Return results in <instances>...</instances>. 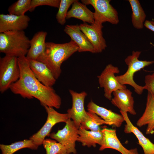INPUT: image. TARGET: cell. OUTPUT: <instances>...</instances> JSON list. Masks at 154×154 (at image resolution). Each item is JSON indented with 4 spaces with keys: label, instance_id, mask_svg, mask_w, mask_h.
Segmentation results:
<instances>
[{
    "label": "cell",
    "instance_id": "cell-19",
    "mask_svg": "<svg viewBox=\"0 0 154 154\" xmlns=\"http://www.w3.org/2000/svg\"><path fill=\"white\" fill-rule=\"evenodd\" d=\"M136 124L139 127L147 125L146 133L147 135L153 134L154 132V96L149 92L145 111Z\"/></svg>",
    "mask_w": 154,
    "mask_h": 154
},
{
    "label": "cell",
    "instance_id": "cell-10",
    "mask_svg": "<svg viewBox=\"0 0 154 154\" xmlns=\"http://www.w3.org/2000/svg\"><path fill=\"white\" fill-rule=\"evenodd\" d=\"M69 92L72 98V105L71 108L68 110L67 113L79 129L82 122L87 116L84 106L87 94L85 91L78 93L72 90H70Z\"/></svg>",
    "mask_w": 154,
    "mask_h": 154
},
{
    "label": "cell",
    "instance_id": "cell-31",
    "mask_svg": "<svg viewBox=\"0 0 154 154\" xmlns=\"http://www.w3.org/2000/svg\"><path fill=\"white\" fill-rule=\"evenodd\" d=\"M144 26L154 32V26L151 23L150 21L146 20L144 23Z\"/></svg>",
    "mask_w": 154,
    "mask_h": 154
},
{
    "label": "cell",
    "instance_id": "cell-27",
    "mask_svg": "<svg viewBox=\"0 0 154 154\" xmlns=\"http://www.w3.org/2000/svg\"><path fill=\"white\" fill-rule=\"evenodd\" d=\"M31 0H18L8 8L9 14L17 16L25 15V13L30 10Z\"/></svg>",
    "mask_w": 154,
    "mask_h": 154
},
{
    "label": "cell",
    "instance_id": "cell-3",
    "mask_svg": "<svg viewBox=\"0 0 154 154\" xmlns=\"http://www.w3.org/2000/svg\"><path fill=\"white\" fill-rule=\"evenodd\" d=\"M30 41L24 31L0 33V52L17 58L26 56L30 47Z\"/></svg>",
    "mask_w": 154,
    "mask_h": 154
},
{
    "label": "cell",
    "instance_id": "cell-9",
    "mask_svg": "<svg viewBox=\"0 0 154 154\" xmlns=\"http://www.w3.org/2000/svg\"><path fill=\"white\" fill-rule=\"evenodd\" d=\"M78 129L73 121L69 119L62 129L50 134L49 136L65 146L69 154H76L75 143L78 137Z\"/></svg>",
    "mask_w": 154,
    "mask_h": 154
},
{
    "label": "cell",
    "instance_id": "cell-23",
    "mask_svg": "<svg viewBox=\"0 0 154 154\" xmlns=\"http://www.w3.org/2000/svg\"><path fill=\"white\" fill-rule=\"evenodd\" d=\"M131 5L132 13L131 22L133 27L138 29H142L144 27L146 15L138 0H128Z\"/></svg>",
    "mask_w": 154,
    "mask_h": 154
},
{
    "label": "cell",
    "instance_id": "cell-21",
    "mask_svg": "<svg viewBox=\"0 0 154 154\" xmlns=\"http://www.w3.org/2000/svg\"><path fill=\"white\" fill-rule=\"evenodd\" d=\"M75 18L82 21L84 23L90 24L94 22V12L89 9L86 5L75 0L72 4L71 9L68 11L66 19Z\"/></svg>",
    "mask_w": 154,
    "mask_h": 154
},
{
    "label": "cell",
    "instance_id": "cell-6",
    "mask_svg": "<svg viewBox=\"0 0 154 154\" xmlns=\"http://www.w3.org/2000/svg\"><path fill=\"white\" fill-rule=\"evenodd\" d=\"M110 0H82L83 3L91 5L94 7V24L102 25L103 23L108 22L117 25L119 20L116 10L110 4Z\"/></svg>",
    "mask_w": 154,
    "mask_h": 154
},
{
    "label": "cell",
    "instance_id": "cell-12",
    "mask_svg": "<svg viewBox=\"0 0 154 154\" xmlns=\"http://www.w3.org/2000/svg\"><path fill=\"white\" fill-rule=\"evenodd\" d=\"M30 21L27 15L0 14V33L9 31H22L28 27Z\"/></svg>",
    "mask_w": 154,
    "mask_h": 154
},
{
    "label": "cell",
    "instance_id": "cell-11",
    "mask_svg": "<svg viewBox=\"0 0 154 154\" xmlns=\"http://www.w3.org/2000/svg\"><path fill=\"white\" fill-rule=\"evenodd\" d=\"M79 27L93 46L95 53L101 52L105 49L107 46L103 35V25L84 23Z\"/></svg>",
    "mask_w": 154,
    "mask_h": 154
},
{
    "label": "cell",
    "instance_id": "cell-26",
    "mask_svg": "<svg viewBox=\"0 0 154 154\" xmlns=\"http://www.w3.org/2000/svg\"><path fill=\"white\" fill-rule=\"evenodd\" d=\"M42 144L46 150V154H69L66 147L56 141L45 139Z\"/></svg>",
    "mask_w": 154,
    "mask_h": 154
},
{
    "label": "cell",
    "instance_id": "cell-25",
    "mask_svg": "<svg viewBox=\"0 0 154 154\" xmlns=\"http://www.w3.org/2000/svg\"><path fill=\"white\" fill-rule=\"evenodd\" d=\"M87 116L82 122L80 126L85 129L93 131L101 130L100 126L108 123L96 114L87 112Z\"/></svg>",
    "mask_w": 154,
    "mask_h": 154
},
{
    "label": "cell",
    "instance_id": "cell-7",
    "mask_svg": "<svg viewBox=\"0 0 154 154\" xmlns=\"http://www.w3.org/2000/svg\"><path fill=\"white\" fill-rule=\"evenodd\" d=\"M47 114L46 120L41 128L29 138L38 146L42 144L46 136H49L53 127L56 124L65 122L70 119L67 113L62 114L58 112L52 107L44 106Z\"/></svg>",
    "mask_w": 154,
    "mask_h": 154
},
{
    "label": "cell",
    "instance_id": "cell-4",
    "mask_svg": "<svg viewBox=\"0 0 154 154\" xmlns=\"http://www.w3.org/2000/svg\"><path fill=\"white\" fill-rule=\"evenodd\" d=\"M141 52L133 51L132 54L128 56L125 59L128 69L123 74L116 76L118 82L121 84L129 85L132 87L135 92L141 94L144 90V86H140L136 84L133 80L134 74L145 67L153 64L154 61L140 60L138 59Z\"/></svg>",
    "mask_w": 154,
    "mask_h": 154
},
{
    "label": "cell",
    "instance_id": "cell-13",
    "mask_svg": "<svg viewBox=\"0 0 154 154\" xmlns=\"http://www.w3.org/2000/svg\"><path fill=\"white\" fill-rule=\"evenodd\" d=\"M114 97L111 100L112 104L118 108L120 111L136 114L134 109V100L132 93L127 88L117 90L113 93Z\"/></svg>",
    "mask_w": 154,
    "mask_h": 154
},
{
    "label": "cell",
    "instance_id": "cell-15",
    "mask_svg": "<svg viewBox=\"0 0 154 154\" xmlns=\"http://www.w3.org/2000/svg\"><path fill=\"white\" fill-rule=\"evenodd\" d=\"M28 60L32 71L39 82L48 87H52L54 84L56 80L45 64L37 60Z\"/></svg>",
    "mask_w": 154,
    "mask_h": 154
},
{
    "label": "cell",
    "instance_id": "cell-28",
    "mask_svg": "<svg viewBox=\"0 0 154 154\" xmlns=\"http://www.w3.org/2000/svg\"><path fill=\"white\" fill-rule=\"evenodd\" d=\"M75 0H61L58 10L56 15V19L60 24L63 25L66 23L68 9Z\"/></svg>",
    "mask_w": 154,
    "mask_h": 154
},
{
    "label": "cell",
    "instance_id": "cell-8",
    "mask_svg": "<svg viewBox=\"0 0 154 154\" xmlns=\"http://www.w3.org/2000/svg\"><path fill=\"white\" fill-rule=\"evenodd\" d=\"M119 72L118 67L109 64L97 76L100 86L104 89V96L109 100H111L112 98V94L114 92L127 88L125 85H122L118 82L115 75Z\"/></svg>",
    "mask_w": 154,
    "mask_h": 154
},
{
    "label": "cell",
    "instance_id": "cell-2",
    "mask_svg": "<svg viewBox=\"0 0 154 154\" xmlns=\"http://www.w3.org/2000/svg\"><path fill=\"white\" fill-rule=\"evenodd\" d=\"M78 49L77 44L72 40L61 44L47 42L44 53L37 60L45 64L57 80L61 74L62 63Z\"/></svg>",
    "mask_w": 154,
    "mask_h": 154
},
{
    "label": "cell",
    "instance_id": "cell-33",
    "mask_svg": "<svg viewBox=\"0 0 154 154\" xmlns=\"http://www.w3.org/2000/svg\"><path fill=\"white\" fill-rule=\"evenodd\" d=\"M150 22L154 26V21H150Z\"/></svg>",
    "mask_w": 154,
    "mask_h": 154
},
{
    "label": "cell",
    "instance_id": "cell-5",
    "mask_svg": "<svg viewBox=\"0 0 154 154\" xmlns=\"http://www.w3.org/2000/svg\"><path fill=\"white\" fill-rule=\"evenodd\" d=\"M20 72L18 58L5 55L0 58V92L3 93L19 79Z\"/></svg>",
    "mask_w": 154,
    "mask_h": 154
},
{
    "label": "cell",
    "instance_id": "cell-20",
    "mask_svg": "<svg viewBox=\"0 0 154 154\" xmlns=\"http://www.w3.org/2000/svg\"><path fill=\"white\" fill-rule=\"evenodd\" d=\"M46 31H39L30 40V47L26 57L28 60H37L44 53L46 47Z\"/></svg>",
    "mask_w": 154,
    "mask_h": 154
},
{
    "label": "cell",
    "instance_id": "cell-30",
    "mask_svg": "<svg viewBox=\"0 0 154 154\" xmlns=\"http://www.w3.org/2000/svg\"><path fill=\"white\" fill-rule=\"evenodd\" d=\"M145 82V89L154 96V73L146 76Z\"/></svg>",
    "mask_w": 154,
    "mask_h": 154
},
{
    "label": "cell",
    "instance_id": "cell-14",
    "mask_svg": "<svg viewBox=\"0 0 154 154\" xmlns=\"http://www.w3.org/2000/svg\"><path fill=\"white\" fill-rule=\"evenodd\" d=\"M64 31L78 47L79 52H89L95 53L94 47L85 34L80 30L79 25H66Z\"/></svg>",
    "mask_w": 154,
    "mask_h": 154
},
{
    "label": "cell",
    "instance_id": "cell-1",
    "mask_svg": "<svg viewBox=\"0 0 154 154\" xmlns=\"http://www.w3.org/2000/svg\"><path fill=\"white\" fill-rule=\"evenodd\" d=\"M18 60L20 76L11 86L9 89L12 92L25 98H36L43 106L59 108L62 103L60 97L52 87L44 85L36 78L26 56L18 57Z\"/></svg>",
    "mask_w": 154,
    "mask_h": 154
},
{
    "label": "cell",
    "instance_id": "cell-22",
    "mask_svg": "<svg viewBox=\"0 0 154 154\" xmlns=\"http://www.w3.org/2000/svg\"><path fill=\"white\" fill-rule=\"evenodd\" d=\"M78 133L77 141L81 143L83 146L95 147L97 144L100 145L101 144L103 138L102 130L97 131H89L80 126L78 129Z\"/></svg>",
    "mask_w": 154,
    "mask_h": 154
},
{
    "label": "cell",
    "instance_id": "cell-16",
    "mask_svg": "<svg viewBox=\"0 0 154 154\" xmlns=\"http://www.w3.org/2000/svg\"><path fill=\"white\" fill-rule=\"evenodd\" d=\"M88 112L94 113L107 122L109 125L119 127L124 121L122 115L99 106L91 100L87 106Z\"/></svg>",
    "mask_w": 154,
    "mask_h": 154
},
{
    "label": "cell",
    "instance_id": "cell-32",
    "mask_svg": "<svg viewBox=\"0 0 154 154\" xmlns=\"http://www.w3.org/2000/svg\"><path fill=\"white\" fill-rule=\"evenodd\" d=\"M129 154H139L137 149L136 148L129 150Z\"/></svg>",
    "mask_w": 154,
    "mask_h": 154
},
{
    "label": "cell",
    "instance_id": "cell-29",
    "mask_svg": "<svg viewBox=\"0 0 154 154\" xmlns=\"http://www.w3.org/2000/svg\"><path fill=\"white\" fill-rule=\"evenodd\" d=\"M60 0H31L29 11H33L37 7L46 5L58 8Z\"/></svg>",
    "mask_w": 154,
    "mask_h": 154
},
{
    "label": "cell",
    "instance_id": "cell-17",
    "mask_svg": "<svg viewBox=\"0 0 154 154\" xmlns=\"http://www.w3.org/2000/svg\"><path fill=\"white\" fill-rule=\"evenodd\" d=\"M126 123L124 131L125 133H132L136 136L139 144L142 147L144 154H154V144L146 138L142 133L131 121L127 113L120 111Z\"/></svg>",
    "mask_w": 154,
    "mask_h": 154
},
{
    "label": "cell",
    "instance_id": "cell-18",
    "mask_svg": "<svg viewBox=\"0 0 154 154\" xmlns=\"http://www.w3.org/2000/svg\"><path fill=\"white\" fill-rule=\"evenodd\" d=\"M102 130L103 138L100 151L110 148L116 150L121 154H129V150L123 146L117 138L115 129L105 128Z\"/></svg>",
    "mask_w": 154,
    "mask_h": 154
},
{
    "label": "cell",
    "instance_id": "cell-24",
    "mask_svg": "<svg viewBox=\"0 0 154 154\" xmlns=\"http://www.w3.org/2000/svg\"><path fill=\"white\" fill-rule=\"evenodd\" d=\"M38 147V146L30 139L17 141L9 145H0V149L2 154H13L17 151L22 149L28 148L36 150Z\"/></svg>",
    "mask_w": 154,
    "mask_h": 154
}]
</instances>
